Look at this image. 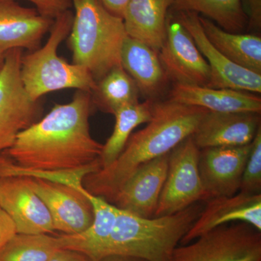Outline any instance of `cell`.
<instances>
[{
    "mask_svg": "<svg viewBox=\"0 0 261 261\" xmlns=\"http://www.w3.org/2000/svg\"><path fill=\"white\" fill-rule=\"evenodd\" d=\"M154 99H146L118 109L112 135L103 145L100 161L101 168L108 167L114 162L124 149L134 129L142 123H148L152 118Z\"/></svg>",
    "mask_w": 261,
    "mask_h": 261,
    "instance_id": "23",
    "label": "cell"
},
{
    "mask_svg": "<svg viewBox=\"0 0 261 261\" xmlns=\"http://www.w3.org/2000/svg\"><path fill=\"white\" fill-rule=\"evenodd\" d=\"M28 177L29 185L47 206L56 231L76 234L92 224L93 208L84 187L76 189L44 178Z\"/></svg>",
    "mask_w": 261,
    "mask_h": 261,
    "instance_id": "10",
    "label": "cell"
},
{
    "mask_svg": "<svg viewBox=\"0 0 261 261\" xmlns=\"http://www.w3.org/2000/svg\"><path fill=\"white\" fill-rule=\"evenodd\" d=\"M169 153L139 168L120 189L111 203L143 218H153L167 176Z\"/></svg>",
    "mask_w": 261,
    "mask_h": 261,
    "instance_id": "14",
    "label": "cell"
},
{
    "mask_svg": "<svg viewBox=\"0 0 261 261\" xmlns=\"http://www.w3.org/2000/svg\"><path fill=\"white\" fill-rule=\"evenodd\" d=\"M105 8L117 17L123 18L130 0H99Z\"/></svg>",
    "mask_w": 261,
    "mask_h": 261,
    "instance_id": "32",
    "label": "cell"
},
{
    "mask_svg": "<svg viewBox=\"0 0 261 261\" xmlns=\"http://www.w3.org/2000/svg\"><path fill=\"white\" fill-rule=\"evenodd\" d=\"M170 100L217 113L261 112V99L251 92L231 89L175 84Z\"/></svg>",
    "mask_w": 261,
    "mask_h": 261,
    "instance_id": "18",
    "label": "cell"
},
{
    "mask_svg": "<svg viewBox=\"0 0 261 261\" xmlns=\"http://www.w3.org/2000/svg\"><path fill=\"white\" fill-rule=\"evenodd\" d=\"M16 233L14 223L0 207V250Z\"/></svg>",
    "mask_w": 261,
    "mask_h": 261,
    "instance_id": "29",
    "label": "cell"
},
{
    "mask_svg": "<svg viewBox=\"0 0 261 261\" xmlns=\"http://www.w3.org/2000/svg\"><path fill=\"white\" fill-rule=\"evenodd\" d=\"M61 249L58 235L17 233L0 250V261H48Z\"/></svg>",
    "mask_w": 261,
    "mask_h": 261,
    "instance_id": "26",
    "label": "cell"
},
{
    "mask_svg": "<svg viewBox=\"0 0 261 261\" xmlns=\"http://www.w3.org/2000/svg\"><path fill=\"white\" fill-rule=\"evenodd\" d=\"M159 55L166 75L175 84L208 85L210 67L177 18L167 19L166 39Z\"/></svg>",
    "mask_w": 261,
    "mask_h": 261,
    "instance_id": "9",
    "label": "cell"
},
{
    "mask_svg": "<svg viewBox=\"0 0 261 261\" xmlns=\"http://www.w3.org/2000/svg\"><path fill=\"white\" fill-rule=\"evenodd\" d=\"M252 142L240 147H211L200 149L198 168L205 201L235 195L240 191L242 178Z\"/></svg>",
    "mask_w": 261,
    "mask_h": 261,
    "instance_id": "13",
    "label": "cell"
},
{
    "mask_svg": "<svg viewBox=\"0 0 261 261\" xmlns=\"http://www.w3.org/2000/svg\"><path fill=\"white\" fill-rule=\"evenodd\" d=\"M209 42L229 61L261 74V38L252 34L226 32L210 19L199 17Z\"/></svg>",
    "mask_w": 261,
    "mask_h": 261,
    "instance_id": "22",
    "label": "cell"
},
{
    "mask_svg": "<svg viewBox=\"0 0 261 261\" xmlns=\"http://www.w3.org/2000/svg\"><path fill=\"white\" fill-rule=\"evenodd\" d=\"M0 207L14 223L18 233H53L55 230L47 206L29 185L25 176L0 179Z\"/></svg>",
    "mask_w": 261,
    "mask_h": 261,
    "instance_id": "12",
    "label": "cell"
},
{
    "mask_svg": "<svg viewBox=\"0 0 261 261\" xmlns=\"http://www.w3.org/2000/svg\"><path fill=\"white\" fill-rule=\"evenodd\" d=\"M122 68L135 81L139 92L147 99L161 93L168 76L160 61L159 51L129 37L125 39L121 53Z\"/></svg>",
    "mask_w": 261,
    "mask_h": 261,
    "instance_id": "19",
    "label": "cell"
},
{
    "mask_svg": "<svg viewBox=\"0 0 261 261\" xmlns=\"http://www.w3.org/2000/svg\"><path fill=\"white\" fill-rule=\"evenodd\" d=\"M139 89L122 66L113 68L97 81L91 93L93 106L114 115L120 108L139 102Z\"/></svg>",
    "mask_w": 261,
    "mask_h": 261,
    "instance_id": "24",
    "label": "cell"
},
{
    "mask_svg": "<svg viewBox=\"0 0 261 261\" xmlns=\"http://www.w3.org/2000/svg\"><path fill=\"white\" fill-rule=\"evenodd\" d=\"M98 261H146L138 257L122 256V255H109L102 257Z\"/></svg>",
    "mask_w": 261,
    "mask_h": 261,
    "instance_id": "34",
    "label": "cell"
},
{
    "mask_svg": "<svg viewBox=\"0 0 261 261\" xmlns=\"http://www.w3.org/2000/svg\"><path fill=\"white\" fill-rule=\"evenodd\" d=\"M199 153L200 149L192 137L170 152L167 176L154 217L169 216L200 201L205 202L199 173Z\"/></svg>",
    "mask_w": 261,
    "mask_h": 261,
    "instance_id": "8",
    "label": "cell"
},
{
    "mask_svg": "<svg viewBox=\"0 0 261 261\" xmlns=\"http://www.w3.org/2000/svg\"><path fill=\"white\" fill-rule=\"evenodd\" d=\"M171 261H261V231L245 223L222 225L176 247Z\"/></svg>",
    "mask_w": 261,
    "mask_h": 261,
    "instance_id": "7",
    "label": "cell"
},
{
    "mask_svg": "<svg viewBox=\"0 0 261 261\" xmlns=\"http://www.w3.org/2000/svg\"><path fill=\"white\" fill-rule=\"evenodd\" d=\"M173 0H130L123 15L128 37L159 51L166 39L167 13Z\"/></svg>",
    "mask_w": 261,
    "mask_h": 261,
    "instance_id": "20",
    "label": "cell"
},
{
    "mask_svg": "<svg viewBox=\"0 0 261 261\" xmlns=\"http://www.w3.org/2000/svg\"><path fill=\"white\" fill-rule=\"evenodd\" d=\"M87 195L93 208L92 224L83 232L76 234L62 233L58 238L62 249L82 252L91 261H97L114 226L117 207L102 197L92 195L88 191Z\"/></svg>",
    "mask_w": 261,
    "mask_h": 261,
    "instance_id": "21",
    "label": "cell"
},
{
    "mask_svg": "<svg viewBox=\"0 0 261 261\" xmlns=\"http://www.w3.org/2000/svg\"><path fill=\"white\" fill-rule=\"evenodd\" d=\"M35 5L39 14L46 18L55 19L70 10L72 0H28Z\"/></svg>",
    "mask_w": 261,
    "mask_h": 261,
    "instance_id": "28",
    "label": "cell"
},
{
    "mask_svg": "<svg viewBox=\"0 0 261 261\" xmlns=\"http://www.w3.org/2000/svg\"><path fill=\"white\" fill-rule=\"evenodd\" d=\"M23 49L6 51L0 72V153L11 147L20 132L42 118L40 100H34L20 77Z\"/></svg>",
    "mask_w": 261,
    "mask_h": 261,
    "instance_id": "6",
    "label": "cell"
},
{
    "mask_svg": "<svg viewBox=\"0 0 261 261\" xmlns=\"http://www.w3.org/2000/svg\"><path fill=\"white\" fill-rule=\"evenodd\" d=\"M18 166L5 152L0 153V179L6 176H17Z\"/></svg>",
    "mask_w": 261,
    "mask_h": 261,
    "instance_id": "31",
    "label": "cell"
},
{
    "mask_svg": "<svg viewBox=\"0 0 261 261\" xmlns=\"http://www.w3.org/2000/svg\"><path fill=\"white\" fill-rule=\"evenodd\" d=\"M239 192L250 195L261 194V126L252 140Z\"/></svg>",
    "mask_w": 261,
    "mask_h": 261,
    "instance_id": "27",
    "label": "cell"
},
{
    "mask_svg": "<svg viewBox=\"0 0 261 261\" xmlns=\"http://www.w3.org/2000/svg\"><path fill=\"white\" fill-rule=\"evenodd\" d=\"M72 5L75 13L68 40L73 63L88 70L97 82L121 66L122 46L128 37L124 23L99 0H72Z\"/></svg>",
    "mask_w": 261,
    "mask_h": 261,
    "instance_id": "4",
    "label": "cell"
},
{
    "mask_svg": "<svg viewBox=\"0 0 261 261\" xmlns=\"http://www.w3.org/2000/svg\"><path fill=\"white\" fill-rule=\"evenodd\" d=\"M181 245L191 243L211 230L231 222L245 223L261 231V194L250 195L238 192L231 196L207 201Z\"/></svg>",
    "mask_w": 261,
    "mask_h": 261,
    "instance_id": "15",
    "label": "cell"
},
{
    "mask_svg": "<svg viewBox=\"0 0 261 261\" xmlns=\"http://www.w3.org/2000/svg\"><path fill=\"white\" fill-rule=\"evenodd\" d=\"M91 93L77 90L70 102L56 104L46 116L20 132L5 151L28 172L99 171L102 144L91 135Z\"/></svg>",
    "mask_w": 261,
    "mask_h": 261,
    "instance_id": "1",
    "label": "cell"
},
{
    "mask_svg": "<svg viewBox=\"0 0 261 261\" xmlns=\"http://www.w3.org/2000/svg\"><path fill=\"white\" fill-rule=\"evenodd\" d=\"M54 20L42 16L36 8L20 6L15 0H0V51L36 50Z\"/></svg>",
    "mask_w": 261,
    "mask_h": 261,
    "instance_id": "16",
    "label": "cell"
},
{
    "mask_svg": "<svg viewBox=\"0 0 261 261\" xmlns=\"http://www.w3.org/2000/svg\"><path fill=\"white\" fill-rule=\"evenodd\" d=\"M250 10V23L252 28L261 27V0H247Z\"/></svg>",
    "mask_w": 261,
    "mask_h": 261,
    "instance_id": "33",
    "label": "cell"
},
{
    "mask_svg": "<svg viewBox=\"0 0 261 261\" xmlns=\"http://www.w3.org/2000/svg\"><path fill=\"white\" fill-rule=\"evenodd\" d=\"M208 111L172 100L154 102L147 126L132 134L118 159L84 178V188L109 202L145 163L169 153L195 133Z\"/></svg>",
    "mask_w": 261,
    "mask_h": 261,
    "instance_id": "2",
    "label": "cell"
},
{
    "mask_svg": "<svg viewBox=\"0 0 261 261\" xmlns=\"http://www.w3.org/2000/svg\"><path fill=\"white\" fill-rule=\"evenodd\" d=\"M5 53L0 51V72L3 69V65H4Z\"/></svg>",
    "mask_w": 261,
    "mask_h": 261,
    "instance_id": "35",
    "label": "cell"
},
{
    "mask_svg": "<svg viewBox=\"0 0 261 261\" xmlns=\"http://www.w3.org/2000/svg\"><path fill=\"white\" fill-rule=\"evenodd\" d=\"M260 126V113L209 111L192 137L199 149L240 147L251 143Z\"/></svg>",
    "mask_w": 261,
    "mask_h": 261,
    "instance_id": "17",
    "label": "cell"
},
{
    "mask_svg": "<svg viewBox=\"0 0 261 261\" xmlns=\"http://www.w3.org/2000/svg\"><path fill=\"white\" fill-rule=\"evenodd\" d=\"M172 7L177 12L202 13L228 32H241L247 24L242 0H173Z\"/></svg>",
    "mask_w": 261,
    "mask_h": 261,
    "instance_id": "25",
    "label": "cell"
},
{
    "mask_svg": "<svg viewBox=\"0 0 261 261\" xmlns=\"http://www.w3.org/2000/svg\"><path fill=\"white\" fill-rule=\"evenodd\" d=\"M199 17L194 12H178V20L190 33L210 67V82L207 87L260 93L261 74L235 64L218 50L206 37Z\"/></svg>",
    "mask_w": 261,
    "mask_h": 261,
    "instance_id": "11",
    "label": "cell"
},
{
    "mask_svg": "<svg viewBox=\"0 0 261 261\" xmlns=\"http://www.w3.org/2000/svg\"><path fill=\"white\" fill-rule=\"evenodd\" d=\"M48 261H91L82 252L68 249H61Z\"/></svg>",
    "mask_w": 261,
    "mask_h": 261,
    "instance_id": "30",
    "label": "cell"
},
{
    "mask_svg": "<svg viewBox=\"0 0 261 261\" xmlns=\"http://www.w3.org/2000/svg\"><path fill=\"white\" fill-rule=\"evenodd\" d=\"M202 209L195 203L169 216L143 218L117 207L114 226L98 260L122 255L146 261H171L173 251Z\"/></svg>",
    "mask_w": 261,
    "mask_h": 261,
    "instance_id": "3",
    "label": "cell"
},
{
    "mask_svg": "<svg viewBox=\"0 0 261 261\" xmlns=\"http://www.w3.org/2000/svg\"><path fill=\"white\" fill-rule=\"evenodd\" d=\"M73 13L70 10L55 19L47 42L22 56L20 77L27 93L34 100L46 94L65 89L92 93L97 82L80 65L69 63L58 55L60 44L69 35Z\"/></svg>",
    "mask_w": 261,
    "mask_h": 261,
    "instance_id": "5",
    "label": "cell"
}]
</instances>
